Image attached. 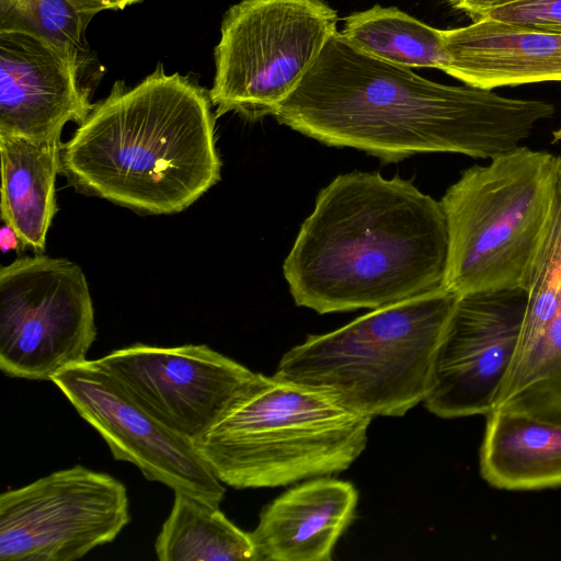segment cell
<instances>
[{
  "label": "cell",
  "mask_w": 561,
  "mask_h": 561,
  "mask_svg": "<svg viewBox=\"0 0 561 561\" xmlns=\"http://www.w3.org/2000/svg\"><path fill=\"white\" fill-rule=\"evenodd\" d=\"M553 113L545 101L431 81L337 31L273 116L324 145L397 163L435 152L491 160L520 147Z\"/></svg>",
  "instance_id": "1"
},
{
  "label": "cell",
  "mask_w": 561,
  "mask_h": 561,
  "mask_svg": "<svg viewBox=\"0 0 561 561\" xmlns=\"http://www.w3.org/2000/svg\"><path fill=\"white\" fill-rule=\"evenodd\" d=\"M440 203L399 175H337L316 198L283 274L294 302L320 314L378 309L442 287Z\"/></svg>",
  "instance_id": "2"
},
{
  "label": "cell",
  "mask_w": 561,
  "mask_h": 561,
  "mask_svg": "<svg viewBox=\"0 0 561 561\" xmlns=\"http://www.w3.org/2000/svg\"><path fill=\"white\" fill-rule=\"evenodd\" d=\"M209 92L159 65L128 89L117 81L61 148L81 192L150 214L180 213L220 180Z\"/></svg>",
  "instance_id": "3"
},
{
  "label": "cell",
  "mask_w": 561,
  "mask_h": 561,
  "mask_svg": "<svg viewBox=\"0 0 561 561\" xmlns=\"http://www.w3.org/2000/svg\"><path fill=\"white\" fill-rule=\"evenodd\" d=\"M459 295L443 286L374 309L280 358L273 380L366 416H402L423 402L434 356Z\"/></svg>",
  "instance_id": "4"
},
{
  "label": "cell",
  "mask_w": 561,
  "mask_h": 561,
  "mask_svg": "<svg viewBox=\"0 0 561 561\" xmlns=\"http://www.w3.org/2000/svg\"><path fill=\"white\" fill-rule=\"evenodd\" d=\"M561 184V157L520 146L465 170L442 199L448 249L443 287L528 289Z\"/></svg>",
  "instance_id": "5"
},
{
  "label": "cell",
  "mask_w": 561,
  "mask_h": 561,
  "mask_svg": "<svg viewBox=\"0 0 561 561\" xmlns=\"http://www.w3.org/2000/svg\"><path fill=\"white\" fill-rule=\"evenodd\" d=\"M371 419L272 379L194 445L229 486H283L346 470L366 447Z\"/></svg>",
  "instance_id": "6"
},
{
  "label": "cell",
  "mask_w": 561,
  "mask_h": 561,
  "mask_svg": "<svg viewBox=\"0 0 561 561\" xmlns=\"http://www.w3.org/2000/svg\"><path fill=\"white\" fill-rule=\"evenodd\" d=\"M325 0H242L225 13L209 91L216 118L274 115L337 32Z\"/></svg>",
  "instance_id": "7"
},
{
  "label": "cell",
  "mask_w": 561,
  "mask_h": 561,
  "mask_svg": "<svg viewBox=\"0 0 561 561\" xmlns=\"http://www.w3.org/2000/svg\"><path fill=\"white\" fill-rule=\"evenodd\" d=\"M96 339L81 267L60 257L25 256L0 270V369L12 378L51 380L87 360Z\"/></svg>",
  "instance_id": "8"
},
{
  "label": "cell",
  "mask_w": 561,
  "mask_h": 561,
  "mask_svg": "<svg viewBox=\"0 0 561 561\" xmlns=\"http://www.w3.org/2000/svg\"><path fill=\"white\" fill-rule=\"evenodd\" d=\"M130 519L125 484L76 465L1 493L0 560H78Z\"/></svg>",
  "instance_id": "9"
},
{
  "label": "cell",
  "mask_w": 561,
  "mask_h": 561,
  "mask_svg": "<svg viewBox=\"0 0 561 561\" xmlns=\"http://www.w3.org/2000/svg\"><path fill=\"white\" fill-rule=\"evenodd\" d=\"M149 413L195 443L272 382L207 345L134 344L98 359Z\"/></svg>",
  "instance_id": "10"
},
{
  "label": "cell",
  "mask_w": 561,
  "mask_h": 561,
  "mask_svg": "<svg viewBox=\"0 0 561 561\" xmlns=\"http://www.w3.org/2000/svg\"><path fill=\"white\" fill-rule=\"evenodd\" d=\"M50 381L116 460L133 463L149 481L220 505L225 486L194 443L144 409L98 359L67 367Z\"/></svg>",
  "instance_id": "11"
},
{
  "label": "cell",
  "mask_w": 561,
  "mask_h": 561,
  "mask_svg": "<svg viewBox=\"0 0 561 561\" xmlns=\"http://www.w3.org/2000/svg\"><path fill=\"white\" fill-rule=\"evenodd\" d=\"M527 290L459 296L437 346L424 407L443 419L486 415L518 344Z\"/></svg>",
  "instance_id": "12"
},
{
  "label": "cell",
  "mask_w": 561,
  "mask_h": 561,
  "mask_svg": "<svg viewBox=\"0 0 561 561\" xmlns=\"http://www.w3.org/2000/svg\"><path fill=\"white\" fill-rule=\"evenodd\" d=\"M81 64L20 31H0V134L60 141L93 106L78 81Z\"/></svg>",
  "instance_id": "13"
},
{
  "label": "cell",
  "mask_w": 561,
  "mask_h": 561,
  "mask_svg": "<svg viewBox=\"0 0 561 561\" xmlns=\"http://www.w3.org/2000/svg\"><path fill=\"white\" fill-rule=\"evenodd\" d=\"M447 75L493 90L561 81V34L481 19L443 30Z\"/></svg>",
  "instance_id": "14"
},
{
  "label": "cell",
  "mask_w": 561,
  "mask_h": 561,
  "mask_svg": "<svg viewBox=\"0 0 561 561\" xmlns=\"http://www.w3.org/2000/svg\"><path fill=\"white\" fill-rule=\"evenodd\" d=\"M357 501L352 483L328 477L288 490L262 510L250 533L256 561H330Z\"/></svg>",
  "instance_id": "15"
},
{
  "label": "cell",
  "mask_w": 561,
  "mask_h": 561,
  "mask_svg": "<svg viewBox=\"0 0 561 561\" xmlns=\"http://www.w3.org/2000/svg\"><path fill=\"white\" fill-rule=\"evenodd\" d=\"M485 416L480 473L491 486L510 491L561 486V425L499 410Z\"/></svg>",
  "instance_id": "16"
},
{
  "label": "cell",
  "mask_w": 561,
  "mask_h": 561,
  "mask_svg": "<svg viewBox=\"0 0 561 561\" xmlns=\"http://www.w3.org/2000/svg\"><path fill=\"white\" fill-rule=\"evenodd\" d=\"M60 141L44 142L0 134L1 219L22 247L41 254L57 211L55 183L61 171Z\"/></svg>",
  "instance_id": "17"
},
{
  "label": "cell",
  "mask_w": 561,
  "mask_h": 561,
  "mask_svg": "<svg viewBox=\"0 0 561 561\" xmlns=\"http://www.w3.org/2000/svg\"><path fill=\"white\" fill-rule=\"evenodd\" d=\"M493 410L561 425V300L548 318L523 321Z\"/></svg>",
  "instance_id": "18"
},
{
  "label": "cell",
  "mask_w": 561,
  "mask_h": 561,
  "mask_svg": "<svg viewBox=\"0 0 561 561\" xmlns=\"http://www.w3.org/2000/svg\"><path fill=\"white\" fill-rule=\"evenodd\" d=\"M154 551L160 561H256L250 533L236 526L219 506L183 491H174Z\"/></svg>",
  "instance_id": "19"
},
{
  "label": "cell",
  "mask_w": 561,
  "mask_h": 561,
  "mask_svg": "<svg viewBox=\"0 0 561 561\" xmlns=\"http://www.w3.org/2000/svg\"><path fill=\"white\" fill-rule=\"evenodd\" d=\"M342 35L363 51L409 68L445 70L448 58L443 30L396 7L374 5L344 18Z\"/></svg>",
  "instance_id": "20"
},
{
  "label": "cell",
  "mask_w": 561,
  "mask_h": 561,
  "mask_svg": "<svg viewBox=\"0 0 561 561\" xmlns=\"http://www.w3.org/2000/svg\"><path fill=\"white\" fill-rule=\"evenodd\" d=\"M90 20L69 0H0V31L28 33L80 64Z\"/></svg>",
  "instance_id": "21"
},
{
  "label": "cell",
  "mask_w": 561,
  "mask_h": 561,
  "mask_svg": "<svg viewBox=\"0 0 561 561\" xmlns=\"http://www.w3.org/2000/svg\"><path fill=\"white\" fill-rule=\"evenodd\" d=\"M481 19L561 34V0H515L490 10Z\"/></svg>",
  "instance_id": "22"
},
{
  "label": "cell",
  "mask_w": 561,
  "mask_h": 561,
  "mask_svg": "<svg viewBox=\"0 0 561 561\" xmlns=\"http://www.w3.org/2000/svg\"><path fill=\"white\" fill-rule=\"evenodd\" d=\"M515 0H446L455 10L466 13L471 20L481 19L486 12Z\"/></svg>",
  "instance_id": "23"
},
{
  "label": "cell",
  "mask_w": 561,
  "mask_h": 561,
  "mask_svg": "<svg viewBox=\"0 0 561 561\" xmlns=\"http://www.w3.org/2000/svg\"><path fill=\"white\" fill-rule=\"evenodd\" d=\"M82 14L92 18L104 10H119L141 0H69Z\"/></svg>",
  "instance_id": "24"
},
{
  "label": "cell",
  "mask_w": 561,
  "mask_h": 561,
  "mask_svg": "<svg viewBox=\"0 0 561 561\" xmlns=\"http://www.w3.org/2000/svg\"><path fill=\"white\" fill-rule=\"evenodd\" d=\"M20 247L23 249L21 240L14 229L9 225L4 224L0 229V249L3 253L18 250Z\"/></svg>",
  "instance_id": "25"
}]
</instances>
